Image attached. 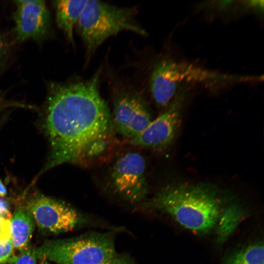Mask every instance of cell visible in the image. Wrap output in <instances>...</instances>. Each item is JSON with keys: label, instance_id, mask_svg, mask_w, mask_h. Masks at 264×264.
<instances>
[{"label": "cell", "instance_id": "obj_1", "mask_svg": "<svg viewBox=\"0 0 264 264\" xmlns=\"http://www.w3.org/2000/svg\"><path fill=\"white\" fill-rule=\"evenodd\" d=\"M99 75L50 86L45 125L51 154L45 169L64 163L88 164L108 149L113 128L99 93Z\"/></svg>", "mask_w": 264, "mask_h": 264}, {"label": "cell", "instance_id": "obj_2", "mask_svg": "<svg viewBox=\"0 0 264 264\" xmlns=\"http://www.w3.org/2000/svg\"><path fill=\"white\" fill-rule=\"evenodd\" d=\"M152 204L185 228L205 233L216 224L221 202L215 191L202 185L178 184L158 192Z\"/></svg>", "mask_w": 264, "mask_h": 264}, {"label": "cell", "instance_id": "obj_3", "mask_svg": "<svg viewBox=\"0 0 264 264\" xmlns=\"http://www.w3.org/2000/svg\"><path fill=\"white\" fill-rule=\"evenodd\" d=\"M137 8L119 7L97 0H88L77 24V29L88 59L108 38L121 31H130L146 36L135 21Z\"/></svg>", "mask_w": 264, "mask_h": 264}, {"label": "cell", "instance_id": "obj_4", "mask_svg": "<svg viewBox=\"0 0 264 264\" xmlns=\"http://www.w3.org/2000/svg\"><path fill=\"white\" fill-rule=\"evenodd\" d=\"M255 81L252 76L220 74L194 65L164 59L154 67L150 77L153 98L158 107L163 108L172 100L182 84L187 82L219 83Z\"/></svg>", "mask_w": 264, "mask_h": 264}, {"label": "cell", "instance_id": "obj_5", "mask_svg": "<svg viewBox=\"0 0 264 264\" xmlns=\"http://www.w3.org/2000/svg\"><path fill=\"white\" fill-rule=\"evenodd\" d=\"M37 258L58 264H100L116 254L113 239L108 233H90L45 242L36 249Z\"/></svg>", "mask_w": 264, "mask_h": 264}, {"label": "cell", "instance_id": "obj_6", "mask_svg": "<svg viewBox=\"0 0 264 264\" xmlns=\"http://www.w3.org/2000/svg\"><path fill=\"white\" fill-rule=\"evenodd\" d=\"M144 157L135 152L127 153L116 160L111 169L110 180L114 191L126 200L136 202L147 195Z\"/></svg>", "mask_w": 264, "mask_h": 264}, {"label": "cell", "instance_id": "obj_7", "mask_svg": "<svg viewBox=\"0 0 264 264\" xmlns=\"http://www.w3.org/2000/svg\"><path fill=\"white\" fill-rule=\"evenodd\" d=\"M42 230L60 233L72 230L84 220L75 209L60 200L38 194L25 206Z\"/></svg>", "mask_w": 264, "mask_h": 264}, {"label": "cell", "instance_id": "obj_8", "mask_svg": "<svg viewBox=\"0 0 264 264\" xmlns=\"http://www.w3.org/2000/svg\"><path fill=\"white\" fill-rule=\"evenodd\" d=\"M113 129L130 140L142 132L152 120L145 99L134 91H123L115 98L111 115Z\"/></svg>", "mask_w": 264, "mask_h": 264}, {"label": "cell", "instance_id": "obj_9", "mask_svg": "<svg viewBox=\"0 0 264 264\" xmlns=\"http://www.w3.org/2000/svg\"><path fill=\"white\" fill-rule=\"evenodd\" d=\"M184 95V91H181L164 112L152 120L139 134L129 140L131 143L154 150L162 149L171 144L180 126Z\"/></svg>", "mask_w": 264, "mask_h": 264}, {"label": "cell", "instance_id": "obj_10", "mask_svg": "<svg viewBox=\"0 0 264 264\" xmlns=\"http://www.w3.org/2000/svg\"><path fill=\"white\" fill-rule=\"evenodd\" d=\"M14 13L15 31L20 41L41 40L50 28V15L45 1L17 0Z\"/></svg>", "mask_w": 264, "mask_h": 264}, {"label": "cell", "instance_id": "obj_11", "mask_svg": "<svg viewBox=\"0 0 264 264\" xmlns=\"http://www.w3.org/2000/svg\"><path fill=\"white\" fill-rule=\"evenodd\" d=\"M87 0H59L54 2L56 21L68 41L73 44V30L87 3Z\"/></svg>", "mask_w": 264, "mask_h": 264}, {"label": "cell", "instance_id": "obj_12", "mask_svg": "<svg viewBox=\"0 0 264 264\" xmlns=\"http://www.w3.org/2000/svg\"><path fill=\"white\" fill-rule=\"evenodd\" d=\"M35 220L28 209H17L10 220L11 239L14 248L20 250L27 247L35 228Z\"/></svg>", "mask_w": 264, "mask_h": 264}, {"label": "cell", "instance_id": "obj_13", "mask_svg": "<svg viewBox=\"0 0 264 264\" xmlns=\"http://www.w3.org/2000/svg\"><path fill=\"white\" fill-rule=\"evenodd\" d=\"M264 251L262 243L252 244L230 256L225 264H264Z\"/></svg>", "mask_w": 264, "mask_h": 264}, {"label": "cell", "instance_id": "obj_14", "mask_svg": "<svg viewBox=\"0 0 264 264\" xmlns=\"http://www.w3.org/2000/svg\"><path fill=\"white\" fill-rule=\"evenodd\" d=\"M242 210L237 205H231L221 214L219 226V239L224 240L235 230L242 217Z\"/></svg>", "mask_w": 264, "mask_h": 264}, {"label": "cell", "instance_id": "obj_15", "mask_svg": "<svg viewBox=\"0 0 264 264\" xmlns=\"http://www.w3.org/2000/svg\"><path fill=\"white\" fill-rule=\"evenodd\" d=\"M36 249L30 245L20 251L9 262L10 264H36Z\"/></svg>", "mask_w": 264, "mask_h": 264}, {"label": "cell", "instance_id": "obj_16", "mask_svg": "<svg viewBox=\"0 0 264 264\" xmlns=\"http://www.w3.org/2000/svg\"><path fill=\"white\" fill-rule=\"evenodd\" d=\"M14 256L11 238H0V264L9 262Z\"/></svg>", "mask_w": 264, "mask_h": 264}, {"label": "cell", "instance_id": "obj_17", "mask_svg": "<svg viewBox=\"0 0 264 264\" xmlns=\"http://www.w3.org/2000/svg\"><path fill=\"white\" fill-rule=\"evenodd\" d=\"M0 238H11L10 220L0 218Z\"/></svg>", "mask_w": 264, "mask_h": 264}, {"label": "cell", "instance_id": "obj_18", "mask_svg": "<svg viewBox=\"0 0 264 264\" xmlns=\"http://www.w3.org/2000/svg\"><path fill=\"white\" fill-rule=\"evenodd\" d=\"M0 218L9 220L12 218L8 203L1 198H0Z\"/></svg>", "mask_w": 264, "mask_h": 264}, {"label": "cell", "instance_id": "obj_19", "mask_svg": "<svg viewBox=\"0 0 264 264\" xmlns=\"http://www.w3.org/2000/svg\"><path fill=\"white\" fill-rule=\"evenodd\" d=\"M100 264H131L126 259L115 254L109 259Z\"/></svg>", "mask_w": 264, "mask_h": 264}, {"label": "cell", "instance_id": "obj_20", "mask_svg": "<svg viewBox=\"0 0 264 264\" xmlns=\"http://www.w3.org/2000/svg\"><path fill=\"white\" fill-rule=\"evenodd\" d=\"M7 194L6 187L2 183V180L0 179V197H4Z\"/></svg>", "mask_w": 264, "mask_h": 264}, {"label": "cell", "instance_id": "obj_21", "mask_svg": "<svg viewBox=\"0 0 264 264\" xmlns=\"http://www.w3.org/2000/svg\"><path fill=\"white\" fill-rule=\"evenodd\" d=\"M42 259V261L41 262L40 264H49L47 260L45 259Z\"/></svg>", "mask_w": 264, "mask_h": 264}]
</instances>
